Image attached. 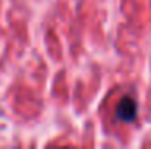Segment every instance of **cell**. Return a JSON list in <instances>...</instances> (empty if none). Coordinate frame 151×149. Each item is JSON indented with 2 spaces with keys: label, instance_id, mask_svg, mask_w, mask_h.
Masks as SVG:
<instances>
[{
  "label": "cell",
  "instance_id": "obj_1",
  "mask_svg": "<svg viewBox=\"0 0 151 149\" xmlns=\"http://www.w3.org/2000/svg\"><path fill=\"white\" fill-rule=\"evenodd\" d=\"M138 114V106L137 101L130 96H124L116 106V119L121 122H134Z\"/></svg>",
  "mask_w": 151,
  "mask_h": 149
}]
</instances>
